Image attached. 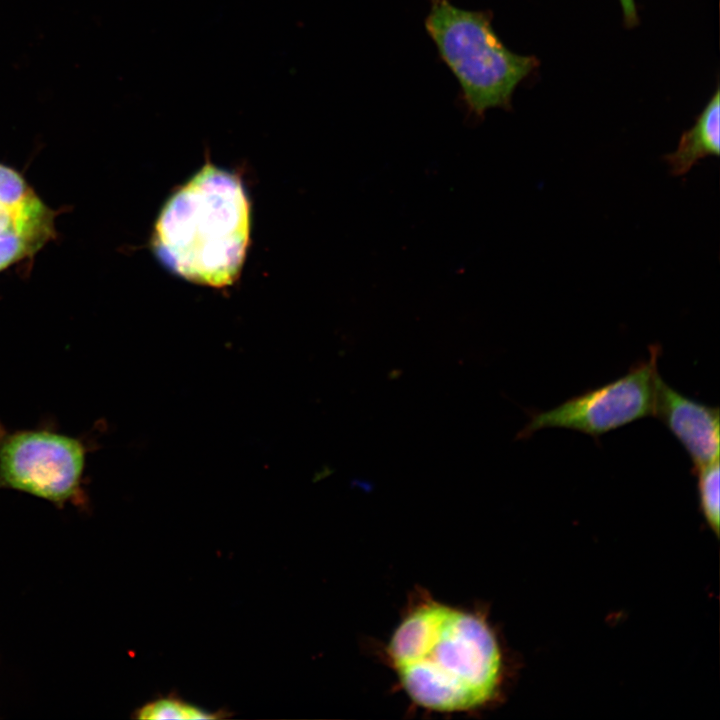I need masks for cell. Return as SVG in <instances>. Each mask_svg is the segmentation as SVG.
Returning <instances> with one entry per match:
<instances>
[{
	"label": "cell",
	"mask_w": 720,
	"mask_h": 720,
	"mask_svg": "<svg viewBox=\"0 0 720 720\" xmlns=\"http://www.w3.org/2000/svg\"><path fill=\"white\" fill-rule=\"evenodd\" d=\"M387 656L405 693L426 710L477 711L501 697L504 651L480 613L421 599L394 630Z\"/></svg>",
	"instance_id": "obj_1"
},
{
	"label": "cell",
	"mask_w": 720,
	"mask_h": 720,
	"mask_svg": "<svg viewBox=\"0 0 720 720\" xmlns=\"http://www.w3.org/2000/svg\"><path fill=\"white\" fill-rule=\"evenodd\" d=\"M249 238L250 204L240 178L207 162L164 204L152 248L179 277L222 288L238 278Z\"/></svg>",
	"instance_id": "obj_2"
},
{
	"label": "cell",
	"mask_w": 720,
	"mask_h": 720,
	"mask_svg": "<svg viewBox=\"0 0 720 720\" xmlns=\"http://www.w3.org/2000/svg\"><path fill=\"white\" fill-rule=\"evenodd\" d=\"M424 27L459 83L466 112L476 119L491 108L510 110L515 89L538 65L534 56L516 54L502 43L488 10L429 0Z\"/></svg>",
	"instance_id": "obj_3"
},
{
	"label": "cell",
	"mask_w": 720,
	"mask_h": 720,
	"mask_svg": "<svg viewBox=\"0 0 720 720\" xmlns=\"http://www.w3.org/2000/svg\"><path fill=\"white\" fill-rule=\"evenodd\" d=\"M89 447L49 428L10 430L0 423V489L56 504L82 498Z\"/></svg>",
	"instance_id": "obj_4"
},
{
	"label": "cell",
	"mask_w": 720,
	"mask_h": 720,
	"mask_svg": "<svg viewBox=\"0 0 720 720\" xmlns=\"http://www.w3.org/2000/svg\"><path fill=\"white\" fill-rule=\"evenodd\" d=\"M649 350V359L637 362L619 379L585 391L552 409L531 412L529 422L519 431L517 439L529 438L549 427L572 429L598 439L614 429L653 416L661 348L652 345Z\"/></svg>",
	"instance_id": "obj_5"
},
{
	"label": "cell",
	"mask_w": 720,
	"mask_h": 720,
	"mask_svg": "<svg viewBox=\"0 0 720 720\" xmlns=\"http://www.w3.org/2000/svg\"><path fill=\"white\" fill-rule=\"evenodd\" d=\"M56 215L19 171L0 163V273L55 239Z\"/></svg>",
	"instance_id": "obj_6"
},
{
	"label": "cell",
	"mask_w": 720,
	"mask_h": 720,
	"mask_svg": "<svg viewBox=\"0 0 720 720\" xmlns=\"http://www.w3.org/2000/svg\"><path fill=\"white\" fill-rule=\"evenodd\" d=\"M688 453L693 470L719 459V408L684 396L657 379L654 415Z\"/></svg>",
	"instance_id": "obj_7"
},
{
	"label": "cell",
	"mask_w": 720,
	"mask_h": 720,
	"mask_svg": "<svg viewBox=\"0 0 720 720\" xmlns=\"http://www.w3.org/2000/svg\"><path fill=\"white\" fill-rule=\"evenodd\" d=\"M719 98V89H717L697 117L695 124L681 135L677 149L664 156L673 176H683L701 159L719 155Z\"/></svg>",
	"instance_id": "obj_8"
},
{
	"label": "cell",
	"mask_w": 720,
	"mask_h": 720,
	"mask_svg": "<svg viewBox=\"0 0 720 720\" xmlns=\"http://www.w3.org/2000/svg\"><path fill=\"white\" fill-rule=\"evenodd\" d=\"M223 716V712L208 711L172 695L153 699L136 711V717L145 720L215 719Z\"/></svg>",
	"instance_id": "obj_9"
},
{
	"label": "cell",
	"mask_w": 720,
	"mask_h": 720,
	"mask_svg": "<svg viewBox=\"0 0 720 720\" xmlns=\"http://www.w3.org/2000/svg\"><path fill=\"white\" fill-rule=\"evenodd\" d=\"M699 506L705 522L719 536L720 531V487L719 459L696 470Z\"/></svg>",
	"instance_id": "obj_10"
},
{
	"label": "cell",
	"mask_w": 720,
	"mask_h": 720,
	"mask_svg": "<svg viewBox=\"0 0 720 720\" xmlns=\"http://www.w3.org/2000/svg\"><path fill=\"white\" fill-rule=\"evenodd\" d=\"M622 6L626 25L634 26L638 23V15L634 0H619Z\"/></svg>",
	"instance_id": "obj_11"
}]
</instances>
